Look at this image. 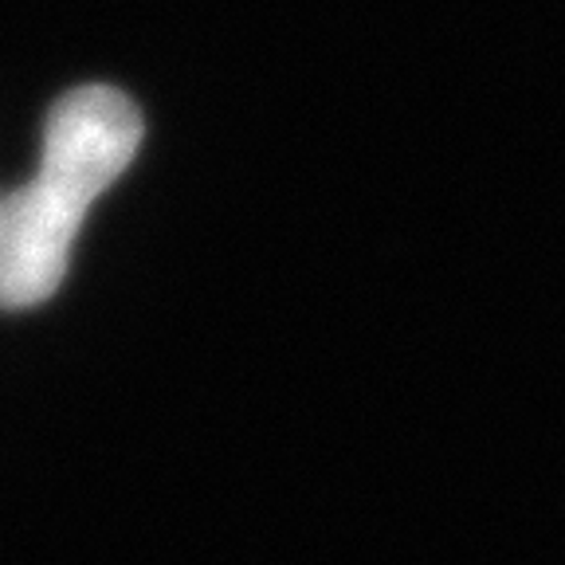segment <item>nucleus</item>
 Segmentation results:
<instances>
[{"mask_svg": "<svg viewBox=\"0 0 565 565\" xmlns=\"http://www.w3.org/2000/svg\"><path fill=\"white\" fill-rule=\"evenodd\" d=\"M138 106L115 87H79L52 106L40 169L0 201V307H40L60 291L90 204L130 169Z\"/></svg>", "mask_w": 565, "mask_h": 565, "instance_id": "nucleus-1", "label": "nucleus"}]
</instances>
